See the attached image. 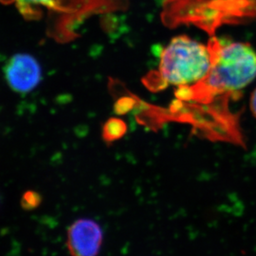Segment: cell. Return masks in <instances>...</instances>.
<instances>
[{
  "mask_svg": "<svg viewBox=\"0 0 256 256\" xmlns=\"http://www.w3.org/2000/svg\"><path fill=\"white\" fill-rule=\"evenodd\" d=\"M212 66L197 86L209 94H236L256 78V52L248 42L222 45L214 41L210 46Z\"/></svg>",
  "mask_w": 256,
  "mask_h": 256,
  "instance_id": "cell-1",
  "label": "cell"
},
{
  "mask_svg": "<svg viewBox=\"0 0 256 256\" xmlns=\"http://www.w3.org/2000/svg\"><path fill=\"white\" fill-rule=\"evenodd\" d=\"M212 66L210 47L186 35L173 38L160 54L158 76L166 85L184 86L199 84Z\"/></svg>",
  "mask_w": 256,
  "mask_h": 256,
  "instance_id": "cell-2",
  "label": "cell"
},
{
  "mask_svg": "<svg viewBox=\"0 0 256 256\" xmlns=\"http://www.w3.org/2000/svg\"><path fill=\"white\" fill-rule=\"evenodd\" d=\"M104 242V232L94 220L78 219L66 233V247L72 256H98Z\"/></svg>",
  "mask_w": 256,
  "mask_h": 256,
  "instance_id": "cell-3",
  "label": "cell"
},
{
  "mask_svg": "<svg viewBox=\"0 0 256 256\" xmlns=\"http://www.w3.org/2000/svg\"><path fill=\"white\" fill-rule=\"evenodd\" d=\"M4 78L11 89L28 94L42 80V69L36 58L26 54H15L5 65Z\"/></svg>",
  "mask_w": 256,
  "mask_h": 256,
  "instance_id": "cell-4",
  "label": "cell"
},
{
  "mask_svg": "<svg viewBox=\"0 0 256 256\" xmlns=\"http://www.w3.org/2000/svg\"><path fill=\"white\" fill-rule=\"evenodd\" d=\"M24 14H34L38 8H55L57 0H14Z\"/></svg>",
  "mask_w": 256,
  "mask_h": 256,
  "instance_id": "cell-5",
  "label": "cell"
},
{
  "mask_svg": "<svg viewBox=\"0 0 256 256\" xmlns=\"http://www.w3.org/2000/svg\"><path fill=\"white\" fill-rule=\"evenodd\" d=\"M20 203L22 209L32 210L40 206L42 203V196L34 190H27L22 194Z\"/></svg>",
  "mask_w": 256,
  "mask_h": 256,
  "instance_id": "cell-6",
  "label": "cell"
},
{
  "mask_svg": "<svg viewBox=\"0 0 256 256\" xmlns=\"http://www.w3.org/2000/svg\"><path fill=\"white\" fill-rule=\"evenodd\" d=\"M122 128H125V126L122 128V124L121 122H119L118 120H114V121L108 122L106 124L105 128H104V132L106 130H112L111 132L105 134V138H118L119 136H121L122 134L124 133L122 132Z\"/></svg>",
  "mask_w": 256,
  "mask_h": 256,
  "instance_id": "cell-7",
  "label": "cell"
},
{
  "mask_svg": "<svg viewBox=\"0 0 256 256\" xmlns=\"http://www.w3.org/2000/svg\"><path fill=\"white\" fill-rule=\"evenodd\" d=\"M250 110H252V114H253V115H254V118H256V89L253 92L252 98H250Z\"/></svg>",
  "mask_w": 256,
  "mask_h": 256,
  "instance_id": "cell-8",
  "label": "cell"
}]
</instances>
